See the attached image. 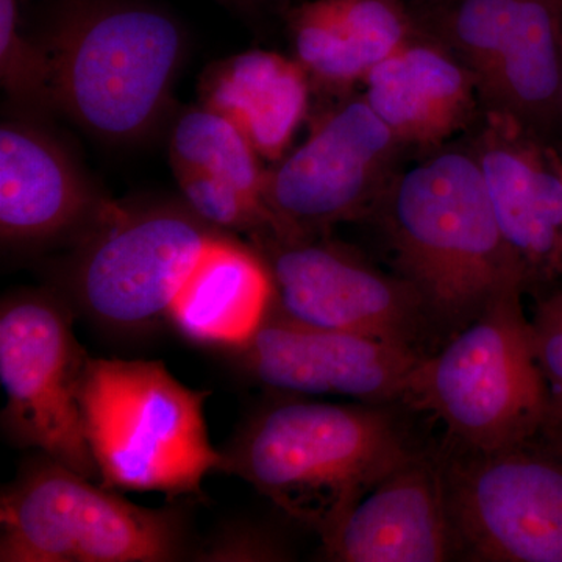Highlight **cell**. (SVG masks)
Returning a JSON list of instances; mask_svg holds the SVG:
<instances>
[{
  "mask_svg": "<svg viewBox=\"0 0 562 562\" xmlns=\"http://www.w3.org/2000/svg\"><path fill=\"white\" fill-rule=\"evenodd\" d=\"M379 203L397 273L431 322L461 330L492 302L527 286L472 150L431 155L392 179Z\"/></svg>",
  "mask_w": 562,
  "mask_h": 562,
  "instance_id": "1",
  "label": "cell"
},
{
  "mask_svg": "<svg viewBox=\"0 0 562 562\" xmlns=\"http://www.w3.org/2000/svg\"><path fill=\"white\" fill-rule=\"evenodd\" d=\"M412 453L383 405L281 401L233 439L224 472L322 536Z\"/></svg>",
  "mask_w": 562,
  "mask_h": 562,
  "instance_id": "2",
  "label": "cell"
},
{
  "mask_svg": "<svg viewBox=\"0 0 562 562\" xmlns=\"http://www.w3.org/2000/svg\"><path fill=\"white\" fill-rule=\"evenodd\" d=\"M58 113L92 138H146L171 105L187 33L144 0H60L46 44Z\"/></svg>",
  "mask_w": 562,
  "mask_h": 562,
  "instance_id": "3",
  "label": "cell"
},
{
  "mask_svg": "<svg viewBox=\"0 0 562 562\" xmlns=\"http://www.w3.org/2000/svg\"><path fill=\"white\" fill-rule=\"evenodd\" d=\"M209 395L184 386L160 361L90 357L80 408L103 486L201 494L206 475L225 471L206 427Z\"/></svg>",
  "mask_w": 562,
  "mask_h": 562,
  "instance_id": "4",
  "label": "cell"
},
{
  "mask_svg": "<svg viewBox=\"0 0 562 562\" xmlns=\"http://www.w3.org/2000/svg\"><path fill=\"white\" fill-rule=\"evenodd\" d=\"M520 290L491 303L435 357H422L403 401L443 422L454 443L509 449L546 435L552 398Z\"/></svg>",
  "mask_w": 562,
  "mask_h": 562,
  "instance_id": "5",
  "label": "cell"
},
{
  "mask_svg": "<svg viewBox=\"0 0 562 562\" xmlns=\"http://www.w3.org/2000/svg\"><path fill=\"white\" fill-rule=\"evenodd\" d=\"M36 452L0 498L2 562H169L187 552L183 517L143 508Z\"/></svg>",
  "mask_w": 562,
  "mask_h": 562,
  "instance_id": "6",
  "label": "cell"
},
{
  "mask_svg": "<svg viewBox=\"0 0 562 562\" xmlns=\"http://www.w3.org/2000/svg\"><path fill=\"white\" fill-rule=\"evenodd\" d=\"M221 232L183 201L116 202L72 244L66 288L85 316L101 327L143 330L166 319L199 254Z\"/></svg>",
  "mask_w": 562,
  "mask_h": 562,
  "instance_id": "7",
  "label": "cell"
},
{
  "mask_svg": "<svg viewBox=\"0 0 562 562\" xmlns=\"http://www.w3.org/2000/svg\"><path fill=\"white\" fill-rule=\"evenodd\" d=\"M88 360L74 335L69 310L55 295L21 291L3 299L0 383L7 439L101 483L80 408Z\"/></svg>",
  "mask_w": 562,
  "mask_h": 562,
  "instance_id": "8",
  "label": "cell"
},
{
  "mask_svg": "<svg viewBox=\"0 0 562 562\" xmlns=\"http://www.w3.org/2000/svg\"><path fill=\"white\" fill-rule=\"evenodd\" d=\"M531 443L439 458L458 558L562 562V454Z\"/></svg>",
  "mask_w": 562,
  "mask_h": 562,
  "instance_id": "9",
  "label": "cell"
},
{
  "mask_svg": "<svg viewBox=\"0 0 562 562\" xmlns=\"http://www.w3.org/2000/svg\"><path fill=\"white\" fill-rule=\"evenodd\" d=\"M401 140L366 99H351L317 122L305 143L266 176L271 235L308 238L361 216L390 184Z\"/></svg>",
  "mask_w": 562,
  "mask_h": 562,
  "instance_id": "10",
  "label": "cell"
},
{
  "mask_svg": "<svg viewBox=\"0 0 562 562\" xmlns=\"http://www.w3.org/2000/svg\"><path fill=\"white\" fill-rule=\"evenodd\" d=\"M271 269L273 310L288 319L412 347L431 319L416 290L339 244L255 236Z\"/></svg>",
  "mask_w": 562,
  "mask_h": 562,
  "instance_id": "11",
  "label": "cell"
},
{
  "mask_svg": "<svg viewBox=\"0 0 562 562\" xmlns=\"http://www.w3.org/2000/svg\"><path fill=\"white\" fill-rule=\"evenodd\" d=\"M238 353L244 369L271 390L375 405L405 398L422 358L412 347L288 319L273 306Z\"/></svg>",
  "mask_w": 562,
  "mask_h": 562,
  "instance_id": "12",
  "label": "cell"
},
{
  "mask_svg": "<svg viewBox=\"0 0 562 562\" xmlns=\"http://www.w3.org/2000/svg\"><path fill=\"white\" fill-rule=\"evenodd\" d=\"M472 146L492 209L528 283L562 272V151L519 121L486 110Z\"/></svg>",
  "mask_w": 562,
  "mask_h": 562,
  "instance_id": "13",
  "label": "cell"
},
{
  "mask_svg": "<svg viewBox=\"0 0 562 562\" xmlns=\"http://www.w3.org/2000/svg\"><path fill=\"white\" fill-rule=\"evenodd\" d=\"M31 117L0 125V236L7 247L76 244L114 206Z\"/></svg>",
  "mask_w": 562,
  "mask_h": 562,
  "instance_id": "14",
  "label": "cell"
},
{
  "mask_svg": "<svg viewBox=\"0 0 562 562\" xmlns=\"http://www.w3.org/2000/svg\"><path fill=\"white\" fill-rule=\"evenodd\" d=\"M321 539L335 562L458 560L439 461L413 452Z\"/></svg>",
  "mask_w": 562,
  "mask_h": 562,
  "instance_id": "15",
  "label": "cell"
},
{
  "mask_svg": "<svg viewBox=\"0 0 562 562\" xmlns=\"http://www.w3.org/2000/svg\"><path fill=\"white\" fill-rule=\"evenodd\" d=\"M231 121L205 106L184 110L169 136V162L181 201L222 232H272L266 205L268 169Z\"/></svg>",
  "mask_w": 562,
  "mask_h": 562,
  "instance_id": "16",
  "label": "cell"
},
{
  "mask_svg": "<svg viewBox=\"0 0 562 562\" xmlns=\"http://www.w3.org/2000/svg\"><path fill=\"white\" fill-rule=\"evenodd\" d=\"M273 301L271 269L260 251L221 232L199 254L166 319L188 341L239 351L260 330Z\"/></svg>",
  "mask_w": 562,
  "mask_h": 562,
  "instance_id": "17",
  "label": "cell"
},
{
  "mask_svg": "<svg viewBox=\"0 0 562 562\" xmlns=\"http://www.w3.org/2000/svg\"><path fill=\"white\" fill-rule=\"evenodd\" d=\"M362 98L401 144L441 146L472 120L475 77L438 44L412 40L373 66Z\"/></svg>",
  "mask_w": 562,
  "mask_h": 562,
  "instance_id": "18",
  "label": "cell"
},
{
  "mask_svg": "<svg viewBox=\"0 0 562 562\" xmlns=\"http://www.w3.org/2000/svg\"><path fill=\"white\" fill-rule=\"evenodd\" d=\"M312 79L295 58L251 49L214 63L199 83L201 105L231 121L266 161H280L310 109Z\"/></svg>",
  "mask_w": 562,
  "mask_h": 562,
  "instance_id": "19",
  "label": "cell"
},
{
  "mask_svg": "<svg viewBox=\"0 0 562 562\" xmlns=\"http://www.w3.org/2000/svg\"><path fill=\"white\" fill-rule=\"evenodd\" d=\"M561 77L562 0H522L484 105L550 139L562 125Z\"/></svg>",
  "mask_w": 562,
  "mask_h": 562,
  "instance_id": "20",
  "label": "cell"
},
{
  "mask_svg": "<svg viewBox=\"0 0 562 562\" xmlns=\"http://www.w3.org/2000/svg\"><path fill=\"white\" fill-rule=\"evenodd\" d=\"M0 83L25 117L58 113L50 52L22 32L18 0H0Z\"/></svg>",
  "mask_w": 562,
  "mask_h": 562,
  "instance_id": "21",
  "label": "cell"
},
{
  "mask_svg": "<svg viewBox=\"0 0 562 562\" xmlns=\"http://www.w3.org/2000/svg\"><path fill=\"white\" fill-rule=\"evenodd\" d=\"M290 27L295 60L310 79L330 88L362 83L368 66L342 31L330 0H312L292 10Z\"/></svg>",
  "mask_w": 562,
  "mask_h": 562,
  "instance_id": "22",
  "label": "cell"
},
{
  "mask_svg": "<svg viewBox=\"0 0 562 562\" xmlns=\"http://www.w3.org/2000/svg\"><path fill=\"white\" fill-rule=\"evenodd\" d=\"M522 0H453L443 18L447 40L482 92L516 21Z\"/></svg>",
  "mask_w": 562,
  "mask_h": 562,
  "instance_id": "23",
  "label": "cell"
},
{
  "mask_svg": "<svg viewBox=\"0 0 562 562\" xmlns=\"http://www.w3.org/2000/svg\"><path fill=\"white\" fill-rule=\"evenodd\" d=\"M330 5L369 70L414 38L398 0H330Z\"/></svg>",
  "mask_w": 562,
  "mask_h": 562,
  "instance_id": "24",
  "label": "cell"
},
{
  "mask_svg": "<svg viewBox=\"0 0 562 562\" xmlns=\"http://www.w3.org/2000/svg\"><path fill=\"white\" fill-rule=\"evenodd\" d=\"M531 328L536 358L549 384L553 412L562 403V292L539 305Z\"/></svg>",
  "mask_w": 562,
  "mask_h": 562,
  "instance_id": "25",
  "label": "cell"
},
{
  "mask_svg": "<svg viewBox=\"0 0 562 562\" xmlns=\"http://www.w3.org/2000/svg\"><path fill=\"white\" fill-rule=\"evenodd\" d=\"M203 557L209 561H280L286 552L265 531L241 530L225 532Z\"/></svg>",
  "mask_w": 562,
  "mask_h": 562,
  "instance_id": "26",
  "label": "cell"
},
{
  "mask_svg": "<svg viewBox=\"0 0 562 562\" xmlns=\"http://www.w3.org/2000/svg\"><path fill=\"white\" fill-rule=\"evenodd\" d=\"M220 2L247 20H260L266 11L279 3V0H220Z\"/></svg>",
  "mask_w": 562,
  "mask_h": 562,
  "instance_id": "27",
  "label": "cell"
},
{
  "mask_svg": "<svg viewBox=\"0 0 562 562\" xmlns=\"http://www.w3.org/2000/svg\"><path fill=\"white\" fill-rule=\"evenodd\" d=\"M543 439H546V442L549 443L553 450L562 454V428H554V430L547 431L546 435H543Z\"/></svg>",
  "mask_w": 562,
  "mask_h": 562,
  "instance_id": "28",
  "label": "cell"
},
{
  "mask_svg": "<svg viewBox=\"0 0 562 562\" xmlns=\"http://www.w3.org/2000/svg\"><path fill=\"white\" fill-rule=\"evenodd\" d=\"M561 94H562V77H561Z\"/></svg>",
  "mask_w": 562,
  "mask_h": 562,
  "instance_id": "29",
  "label": "cell"
}]
</instances>
